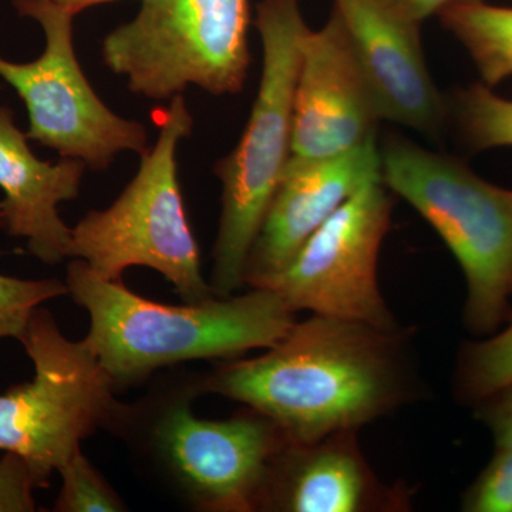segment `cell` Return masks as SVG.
I'll list each match as a JSON object with an SVG mask.
<instances>
[{
	"label": "cell",
	"mask_w": 512,
	"mask_h": 512,
	"mask_svg": "<svg viewBox=\"0 0 512 512\" xmlns=\"http://www.w3.org/2000/svg\"><path fill=\"white\" fill-rule=\"evenodd\" d=\"M255 26L264 50L258 93L237 147L214 170L222 211L210 285L220 296L245 285L249 249L291 160L296 80L309 30L299 0H261Z\"/></svg>",
	"instance_id": "5"
},
{
	"label": "cell",
	"mask_w": 512,
	"mask_h": 512,
	"mask_svg": "<svg viewBox=\"0 0 512 512\" xmlns=\"http://www.w3.org/2000/svg\"><path fill=\"white\" fill-rule=\"evenodd\" d=\"M474 409L477 419L493 434L495 447L512 451V386L485 397Z\"/></svg>",
	"instance_id": "23"
},
{
	"label": "cell",
	"mask_w": 512,
	"mask_h": 512,
	"mask_svg": "<svg viewBox=\"0 0 512 512\" xmlns=\"http://www.w3.org/2000/svg\"><path fill=\"white\" fill-rule=\"evenodd\" d=\"M29 138L16 127L13 111L0 107V228L26 239L30 254L45 264H60L72 252V228L60 217L59 205L77 198L87 165L62 157L39 160Z\"/></svg>",
	"instance_id": "15"
},
{
	"label": "cell",
	"mask_w": 512,
	"mask_h": 512,
	"mask_svg": "<svg viewBox=\"0 0 512 512\" xmlns=\"http://www.w3.org/2000/svg\"><path fill=\"white\" fill-rule=\"evenodd\" d=\"M376 180H382L377 137L340 156L289 161L249 249L245 285L261 288L281 274L316 229Z\"/></svg>",
	"instance_id": "13"
},
{
	"label": "cell",
	"mask_w": 512,
	"mask_h": 512,
	"mask_svg": "<svg viewBox=\"0 0 512 512\" xmlns=\"http://www.w3.org/2000/svg\"><path fill=\"white\" fill-rule=\"evenodd\" d=\"M453 106L461 133L474 151L512 147V100L477 83L458 92Z\"/></svg>",
	"instance_id": "18"
},
{
	"label": "cell",
	"mask_w": 512,
	"mask_h": 512,
	"mask_svg": "<svg viewBox=\"0 0 512 512\" xmlns=\"http://www.w3.org/2000/svg\"><path fill=\"white\" fill-rule=\"evenodd\" d=\"M60 8L66 9L67 12L76 16L77 13L83 12L84 9L92 8V6L101 5V3L117 2V0H49Z\"/></svg>",
	"instance_id": "25"
},
{
	"label": "cell",
	"mask_w": 512,
	"mask_h": 512,
	"mask_svg": "<svg viewBox=\"0 0 512 512\" xmlns=\"http://www.w3.org/2000/svg\"><path fill=\"white\" fill-rule=\"evenodd\" d=\"M249 23V0H141L136 18L113 30L101 52L147 99L171 100L191 84L237 94L251 64Z\"/></svg>",
	"instance_id": "7"
},
{
	"label": "cell",
	"mask_w": 512,
	"mask_h": 512,
	"mask_svg": "<svg viewBox=\"0 0 512 512\" xmlns=\"http://www.w3.org/2000/svg\"><path fill=\"white\" fill-rule=\"evenodd\" d=\"M466 512H512V451L495 450L490 463L478 474L461 498Z\"/></svg>",
	"instance_id": "21"
},
{
	"label": "cell",
	"mask_w": 512,
	"mask_h": 512,
	"mask_svg": "<svg viewBox=\"0 0 512 512\" xmlns=\"http://www.w3.org/2000/svg\"><path fill=\"white\" fill-rule=\"evenodd\" d=\"M22 16L35 19L46 37L39 59L13 63L0 57V77L25 101L26 137L104 170L121 151L147 150L146 127L111 111L84 76L73 46L72 13L49 0H13Z\"/></svg>",
	"instance_id": "9"
},
{
	"label": "cell",
	"mask_w": 512,
	"mask_h": 512,
	"mask_svg": "<svg viewBox=\"0 0 512 512\" xmlns=\"http://www.w3.org/2000/svg\"><path fill=\"white\" fill-rule=\"evenodd\" d=\"M156 144L141 154L136 177L106 210H93L72 228L70 258L121 281L131 266L160 272L184 302L214 298L201 271L200 248L178 183L177 147L192 131L183 94L170 100Z\"/></svg>",
	"instance_id": "6"
},
{
	"label": "cell",
	"mask_w": 512,
	"mask_h": 512,
	"mask_svg": "<svg viewBox=\"0 0 512 512\" xmlns=\"http://www.w3.org/2000/svg\"><path fill=\"white\" fill-rule=\"evenodd\" d=\"M66 286L89 315L83 340L117 392L183 363L225 362L272 348L296 322V312L269 288L165 305L131 291L123 279L101 278L77 258L67 266Z\"/></svg>",
	"instance_id": "3"
},
{
	"label": "cell",
	"mask_w": 512,
	"mask_h": 512,
	"mask_svg": "<svg viewBox=\"0 0 512 512\" xmlns=\"http://www.w3.org/2000/svg\"><path fill=\"white\" fill-rule=\"evenodd\" d=\"M454 2L457 0H400L403 9L420 23L433 15H439L441 10Z\"/></svg>",
	"instance_id": "24"
},
{
	"label": "cell",
	"mask_w": 512,
	"mask_h": 512,
	"mask_svg": "<svg viewBox=\"0 0 512 512\" xmlns=\"http://www.w3.org/2000/svg\"><path fill=\"white\" fill-rule=\"evenodd\" d=\"M37 488L42 487L25 458L5 453L0 460V512L36 511Z\"/></svg>",
	"instance_id": "22"
},
{
	"label": "cell",
	"mask_w": 512,
	"mask_h": 512,
	"mask_svg": "<svg viewBox=\"0 0 512 512\" xmlns=\"http://www.w3.org/2000/svg\"><path fill=\"white\" fill-rule=\"evenodd\" d=\"M375 97L380 119L439 137L448 107L421 43V25L400 0H333Z\"/></svg>",
	"instance_id": "12"
},
{
	"label": "cell",
	"mask_w": 512,
	"mask_h": 512,
	"mask_svg": "<svg viewBox=\"0 0 512 512\" xmlns=\"http://www.w3.org/2000/svg\"><path fill=\"white\" fill-rule=\"evenodd\" d=\"M508 386H512V319L498 335L461 346L453 379L458 402L473 407Z\"/></svg>",
	"instance_id": "17"
},
{
	"label": "cell",
	"mask_w": 512,
	"mask_h": 512,
	"mask_svg": "<svg viewBox=\"0 0 512 512\" xmlns=\"http://www.w3.org/2000/svg\"><path fill=\"white\" fill-rule=\"evenodd\" d=\"M392 212L393 198L386 185L370 181L316 229L281 274L261 288L278 292L296 313L397 328L377 275Z\"/></svg>",
	"instance_id": "10"
},
{
	"label": "cell",
	"mask_w": 512,
	"mask_h": 512,
	"mask_svg": "<svg viewBox=\"0 0 512 512\" xmlns=\"http://www.w3.org/2000/svg\"><path fill=\"white\" fill-rule=\"evenodd\" d=\"M136 402L117 400L104 429L126 447L138 473L197 512H256L281 429L244 406L225 420L201 419L204 372L170 367Z\"/></svg>",
	"instance_id": "2"
},
{
	"label": "cell",
	"mask_w": 512,
	"mask_h": 512,
	"mask_svg": "<svg viewBox=\"0 0 512 512\" xmlns=\"http://www.w3.org/2000/svg\"><path fill=\"white\" fill-rule=\"evenodd\" d=\"M62 488L57 497L56 512H124L127 504L111 487L106 477L84 456L82 448L57 470Z\"/></svg>",
	"instance_id": "19"
},
{
	"label": "cell",
	"mask_w": 512,
	"mask_h": 512,
	"mask_svg": "<svg viewBox=\"0 0 512 512\" xmlns=\"http://www.w3.org/2000/svg\"><path fill=\"white\" fill-rule=\"evenodd\" d=\"M379 121L375 97L332 9L322 28L303 37L289 161L348 153L376 137Z\"/></svg>",
	"instance_id": "11"
},
{
	"label": "cell",
	"mask_w": 512,
	"mask_h": 512,
	"mask_svg": "<svg viewBox=\"0 0 512 512\" xmlns=\"http://www.w3.org/2000/svg\"><path fill=\"white\" fill-rule=\"evenodd\" d=\"M69 295L59 279H20L0 275V340L22 339L32 313L47 301Z\"/></svg>",
	"instance_id": "20"
},
{
	"label": "cell",
	"mask_w": 512,
	"mask_h": 512,
	"mask_svg": "<svg viewBox=\"0 0 512 512\" xmlns=\"http://www.w3.org/2000/svg\"><path fill=\"white\" fill-rule=\"evenodd\" d=\"M19 342L35 376L0 394V450L25 458L46 488L82 441L104 429L119 399L87 343L67 339L49 309L32 313Z\"/></svg>",
	"instance_id": "8"
},
{
	"label": "cell",
	"mask_w": 512,
	"mask_h": 512,
	"mask_svg": "<svg viewBox=\"0 0 512 512\" xmlns=\"http://www.w3.org/2000/svg\"><path fill=\"white\" fill-rule=\"evenodd\" d=\"M439 18L467 50L485 86L493 89L512 76V8L457 0Z\"/></svg>",
	"instance_id": "16"
},
{
	"label": "cell",
	"mask_w": 512,
	"mask_h": 512,
	"mask_svg": "<svg viewBox=\"0 0 512 512\" xmlns=\"http://www.w3.org/2000/svg\"><path fill=\"white\" fill-rule=\"evenodd\" d=\"M412 498L406 484L376 476L357 431L349 430L308 443L286 441L272 458L256 512H403Z\"/></svg>",
	"instance_id": "14"
},
{
	"label": "cell",
	"mask_w": 512,
	"mask_h": 512,
	"mask_svg": "<svg viewBox=\"0 0 512 512\" xmlns=\"http://www.w3.org/2000/svg\"><path fill=\"white\" fill-rule=\"evenodd\" d=\"M204 389L264 414L292 443L359 431L424 393L410 329L313 313L264 355L204 372Z\"/></svg>",
	"instance_id": "1"
},
{
	"label": "cell",
	"mask_w": 512,
	"mask_h": 512,
	"mask_svg": "<svg viewBox=\"0 0 512 512\" xmlns=\"http://www.w3.org/2000/svg\"><path fill=\"white\" fill-rule=\"evenodd\" d=\"M380 156L387 190L429 222L463 271L464 325L491 335L512 319V191L406 138H387Z\"/></svg>",
	"instance_id": "4"
}]
</instances>
